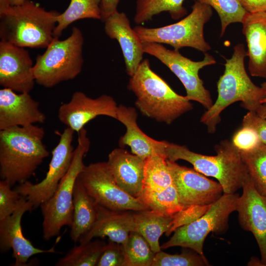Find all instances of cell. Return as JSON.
<instances>
[{
    "label": "cell",
    "instance_id": "cell-1",
    "mask_svg": "<svg viewBox=\"0 0 266 266\" xmlns=\"http://www.w3.org/2000/svg\"><path fill=\"white\" fill-rule=\"evenodd\" d=\"M42 127L31 125L0 131V176L11 187L27 181L49 155Z\"/></svg>",
    "mask_w": 266,
    "mask_h": 266
},
{
    "label": "cell",
    "instance_id": "cell-2",
    "mask_svg": "<svg viewBox=\"0 0 266 266\" xmlns=\"http://www.w3.org/2000/svg\"><path fill=\"white\" fill-rule=\"evenodd\" d=\"M246 56L244 45L238 43L234 46L231 58L226 59L224 73L217 83V100L200 119L209 133H215L221 120L222 112L231 104L241 101L242 107L256 111L261 101L266 98V89L255 85L246 72Z\"/></svg>",
    "mask_w": 266,
    "mask_h": 266
},
{
    "label": "cell",
    "instance_id": "cell-3",
    "mask_svg": "<svg viewBox=\"0 0 266 266\" xmlns=\"http://www.w3.org/2000/svg\"><path fill=\"white\" fill-rule=\"evenodd\" d=\"M128 89L136 97V106L145 116L170 124L193 109L186 96L175 93L150 67L149 60H143L131 76Z\"/></svg>",
    "mask_w": 266,
    "mask_h": 266
},
{
    "label": "cell",
    "instance_id": "cell-4",
    "mask_svg": "<svg viewBox=\"0 0 266 266\" xmlns=\"http://www.w3.org/2000/svg\"><path fill=\"white\" fill-rule=\"evenodd\" d=\"M217 155L207 156L190 150L185 145L166 141L164 154L166 159L176 162L183 160L205 176L216 178L224 194H234L242 187L248 175L239 150L227 139L221 140L214 147Z\"/></svg>",
    "mask_w": 266,
    "mask_h": 266
},
{
    "label": "cell",
    "instance_id": "cell-5",
    "mask_svg": "<svg viewBox=\"0 0 266 266\" xmlns=\"http://www.w3.org/2000/svg\"><path fill=\"white\" fill-rule=\"evenodd\" d=\"M59 13L29 0L10 5L0 15L1 41L24 48H46L55 37Z\"/></svg>",
    "mask_w": 266,
    "mask_h": 266
},
{
    "label": "cell",
    "instance_id": "cell-6",
    "mask_svg": "<svg viewBox=\"0 0 266 266\" xmlns=\"http://www.w3.org/2000/svg\"><path fill=\"white\" fill-rule=\"evenodd\" d=\"M83 43L82 33L76 27L64 40L55 37L45 51L36 58L33 67L36 83L51 88L78 76L83 64Z\"/></svg>",
    "mask_w": 266,
    "mask_h": 266
},
{
    "label": "cell",
    "instance_id": "cell-7",
    "mask_svg": "<svg viewBox=\"0 0 266 266\" xmlns=\"http://www.w3.org/2000/svg\"><path fill=\"white\" fill-rule=\"evenodd\" d=\"M90 142L83 128L78 133V143L70 166L53 195L40 205L43 216V237L46 241L60 234L65 226L70 227L73 216V197L76 181L85 166L83 158Z\"/></svg>",
    "mask_w": 266,
    "mask_h": 266
},
{
    "label": "cell",
    "instance_id": "cell-8",
    "mask_svg": "<svg viewBox=\"0 0 266 266\" xmlns=\"http://www.w3.org/2000/svg\"><path fill=\"white\" fill-rule=\"evenodd\" d=\"M212 15L210 6L195 2L190 13L175 23L154 28L137 25L133 29L142 43L165 44L177 50L191 47L204 53L211 49L204 38V27Z\"/></svg>",
    "mask_w": 266,
    "mask_h": 266
},
{
    "label": "cell",
    "instance_id": "cell-9",
    "mask_svg": "<svg viewBox=\"0 0 266 266\" xmlns=\"http://www.w3.org/2000/svg\"><path fill=\"white\" fill-rule=\"evenodd\" d=\"M239 197L235 193L223 194L201 216L176 228L172 236L161 246V249L181 246L204 255L203 246L206 236L210 233L220 234L227 230L229 216L236 211Z\"/></svg>",
    "mask_w": 266,
    "mask_h": 266
},
{
    "label": "cell",
    "instance_id": "cell-10",
    "mask_svg": "<svg viewBox=\"0 0 266 266\" xmlns=\"http://www.w3.org/2000/svg\"><path fill=\"white\" fill-rule=\"evenodd\" d=\"M144 53L150 55L166 66L180 80L186 91V98L201 104L206 110L213 105L209 91L199 75L203 67L214 65V58L207 52L202 60L194 61L183 56L179 50H169L162 44L143 43Z\"/></svg>",
    "mask_w": 266,
    "mask_h": 266
},
{
    "label": "cell",
    "instance_id": "cell-11",
    "mask_svg": "<svg viewBox=\"0 0 266 266\" xmlns=\"http://www.w3.org/2000/svg\"><path fill=\"white\" fill-rule=\"evenodd\" d=\"M78 178L99 204L114 211L149 209L139 198L123 191L117 184L106 162L85 166Z\"/></svg>",
    "mask_w": 266,
    "mask_h": 266
},
{
    "label": "cell",
    "instance_id": "cell-12",
    "mask_svg": "<svg viewBox=\"0 0 266 266\" xmlns=\"http://www.w3.org/2000/svg\"><path fill=\"white\" fill-rule=\"evenodd\" d=\"M74 131L66 127L61 134L58 144L52 152V158L45 178L33 184L27 180L14 189L36 208L48 200L56 191L68 171L73 157L72 145Z\"/></svg>",
    "mask_w": 266,
    "mask_h": 266
},
{
    "label": "cell",
    "instance_id": "cell-13",
    "mask_svg": "<svg viewBox=\"0 0 266 266\" xmlns=\"http://www.w3.org/2000/svg\"><path fill=\"white\" fill-rule=\"evenodd\" d=\"M173 184L183 209L192 206H209L224 194L221 185L206 178L195 169L166 159Z\"/></svg>",
    "mask_w": 266,
    "mask_h": 266
},
{
    "label": "cell",
    "instance_id": "cell-14",
    "mask_svg": "<svg viewBox=\"0 0 266 266\" xmlns=\"http://www.w3.org/2000/svg\"><path fill=\"white\" fill-rule=\"evenodd\" d=\"M34 208L33 205L22 196L17 207L9 216L0 220V250L5 253L10 249L15 259L14 266H25L33 256L42 253H58L53 247L44 250L34 247L23 235L21 219L24 214Z\"/></svg>",
    "mask_w": 266,
    "mask_h": 266
},
{
    "label": "cell",
    "instance_id": "cell-15",
    "mask_svg": "<svg viewBox=\"0 0 266 266\" xmlns=\"http://www.w3.org/2000/svg\"><path fill=\"white\" fill-rule=\"evenodd\" d=\"M118 106L114 99L102 95L93 99L80 91L74 92L69 102L62 104L58 112L61 122L78 133L84 126L100 115L117 120Z\"/></svg>",
    "mask_w": 266,
    "mask_h": 266
},
{
    "label": "cell",
    "instance_id": "cell-16",
    "mask_svg": "<svg viewBox=\"0 0 266 266\" xmlns=\"http://www.w3.org/2000/svg\"><path fill=\"white\" fill-rule=\"evenodd\" d=\"M30 54L24 47L0 41V85L19 93H29L35 80Z\"/></svg>",
    "mask_w": 266,
    "mask_h": 266
},
{
    "label": "cell",
    "instance_id": "cell-17",
    "mask_svg": "<svg viewBox=\"0 0 266 266\" xmlns=\"http://www.w3.org/2000/svg\"><path fill=\"white\" fill-rule=\"evenodd\" d=\"M236 211L240 225L253 234L258 243L262 263L266 266V196L255 188L249 174L242 185Z\"/></svg>",
    "mask_w": 266,
    "mask_h": 266
},
{
    "label": "cell",
    "instance_id": "cell-18",
    "mask_svg": "<svg viewBox=\"0 0 266 266\" xmlns=\"http://www.w3.org/2000/svg\"><path fill=\"white\" fill-rule=\"evenodd\" d=\"M45 119L38 102L29 93L17 94L5 88L0 90V131L43 123Z\"/></svg>",
    "mask_w": 266,
    "mask_h": 266
},
{
    "label": "cell",
    "instance_id": "cell-19",
    "mask_svg": "<svg viewBox=\"0 0 266 266\" xmlns=\"http://www.w3.org/2000/svg\"><path fill=\"white\" fill-rule=\"evenodd\" d=\"M104 31L109 38L116 39L122 50L127 74L132 76L143 60V43L126 14L118 10L106 17Z\"/></svg>",
    "mask_w": 266,
    "mask_h": 266
},
{
    "label": "cell",
    "instance_id": "cell-20",
    "mask_svg": "<svg viewBox=\"0 0 266 266\" xmlns=\"http://www.w3.org/2000/svg\"><path fill=\"white\" fill-rule=\"evenodd\" d=\"M145 161L126 150L116 148L109 154L106 163L118 185L138 198L143 188Z\"/></svg>",
    "mask_w": 266,
    "mask_h": 266
},
{
    "label": "cell",
    "instance_id": "cell-21",
    "mask_svg": "<svg viewBox=\"0 0 266 266\" xmlns=\"http://www.w3.org/2000/svg\"><path fill=\"white\" fill-rule=\"evenodd\" d=\"M133 211L112 210L97 203L96 221L78 242L84 243L95 237L107 236L110 240L125 244L130 233L135 230Z\"/></svg>",
    "mask_w": 266,
    "mask_h": 266
},
{
    "label": "cell",
    "instance_id": "cell-22",
    "mask_svg": "<svg viewBox=\"0 0 266 266\" xmlns=\"http://www.w3.org/2000/svg\"><path fill=\"white\" fill-rule=\"evenodd\" d=\"M241 23L250 74L266 79V11L247 12Z\"/></svg>",
    "mask_w": 266,
    "mask_h": 266
},
{
    "label": "cell",
    "instance_id": "cell-23",
    "mask_svg": "<svg viewBox=\"0 0 266 266\" xmlns=\"http://www.w3.org/2000/svg\"><path fill=\"white\" fill-rule=\"evenodd\" d=\"M117 120L127 129L125 134L119 140L120 145L130 146L133 154L144 160L155 154L166 156L164 154L166 141L156 140L140 130L137 124V114L134 108L120 105L117 107Z\"/></svg>",
    "mask_w": 266,
    "mask_h": 266
},
{
    "label": "cell",
    "instance_id": "cell-24",
    "mask_svg": "<svg viewBox=\"0 0 266 266\" xmlns=\"http://www.w3.org/2000/svg\"><path fill=\"white\" fill-rule=\"evenodd\" d=\"M73 205L69 236L72 241L77 242L92 228L97 214V203L88 193L78 177L74 188Z\"/></svg>",
    "mask_w": 266,
    "mask_h": 266
},
{
    "label": "cell",
    "instance_id": "cell-25",
    "mask_svg": "<svg viewBox=\"0 0 266 266\" xmlns=\"http://www.w3.org/2000/svg\"><path fill=\"white\" fill-rule=\"evenodd\" d=\"M133 212L134 231L145 238L155 253L160 251L159 238L171 228L173 215H165L151 209L133 211Z\"/></svg>",
    "mask_w": 266,
    "mask_h": 266
},
{
    "label": "cell",
    "instance_id": "cell-26",
    "mask_svg": "<svg viewBox=\"0 0 266 266\" xmlns=\"http://www.w3.org/2000/svg\"><path fill=\"white\" fill-rule=\"evenodd\" d=\"M100 0H70L66 10L57 17L54 37H59L71 24L83 19L101 20Z\"/></svg>",
    "mask_w": 266,
    "mask_h": 266
},
{
    "label": "cell",
    "instance_id": "cell-27",
    "mask_svg": "<svg viewBox=\"0 0 266 266\" xmlns=\"http://www.w3.org/2000/svg\"><path fill=\"white\" fill-rule=\"evenodd\" d=\"M185 0H136L134 22L140 25L163 12H167L173 20L185 16L187 11L183 6Z\"/></svg>",
    "mask_w": 266,
    "mask_h": 266
},
{
    "label": "cell",
    "instance_id": "cell-28",
    "mask_svg": "<svg viewBox=\"0 0 266 266\" xmlns=\"http://www.w3.org/2000/svg\"><path fill=\"white\" fill-rule=\"evenodd\" d=\"M138 198L151 209L167 216H173L183 210L175 186L160 191L143 188Z\"/></svg>",
    "mask_w": 266,
    "mask_h": 266
},
{
    "label": "cell",
    "instance_id": "cell-29",
    "mask_svg": "<svg viewBox=\"0 0 266 266\" xmlns=\"http://www.w3.org/2000/svg\"><path fill=\"white\" fill-rule=\"evenodd\" d=\"M106 242L99 240L80 243L58 260L56 266H97Z\"/></svg>",
    "mask_w": 266,
    "mask_h": 266
},
{
    "label": "cell",
    "instance_id": "cell-30",
    "mask_svg": "<svg viewBox=\"0 0 266 266\" xmlns=\"http://www.w3.org/2000/svg\"><path fill=\"white\" fill-rule=\"evenodd\" d=\"M239 151L255 188L266 196V144L261 142L252 149Z\"/></svg>",
    "mask_w": 266,
    "mask_h": 266
},
{
    "label": "cell",
    "instance_id": "cell-31",
    "mask_svg": "<svg viewBox=\"0 0 266 266\" xmlns=\"http://www.w3.org/2000/svg\"><path fill=\"white\" fill-rule=\"evenodd\" d=\"M172 184L173 180L166 156L155 154L145 159L144 188L160 191Z\"/></svg>",
    "mask_w": 266,
    "mask_h": 266
},
{
    "label": "cell",
    "instance_id": "cell-32",
    "mask_svg": "<svg viewBox=\"0 0 266 266\" xmlns=\"http://www.w3.org/2000/svg\"><path fill=\"white\" fill-rule=\"evenodd\" d=\"M122 247L125 256V266H151L156 253L138 233L131 232Z\"/></svg>",
    "mask_w": 266,
    "mask_h": 266
},
{
    "label": "cell",
    "instance_id": "cell-33",
    "mask_svg": "<svg viewBox=\"0 0 266 266\" xmlns=\"http://www.w3.org/2000/svg\"><path fill=\"white\" fill-rule=\"evenodd\" d=\"M212 7L219 15L221 22L220 36L232 23H242L247 12L237 0H193Z\"/></svg>",
    "mask_w": 266,
    "mask_h": 266
},
{
    "label": "cell",
    "instance_id": "cell-34",
    "mask_svg": "<svg viewBox=\"0 0 266 266\" xmlns=\"http://www.w3.org/2000/svg\"><path fill=\"white\" fill-rule=\"evenodd\" d=\"M209 266L204 255L196 252H184L180 254H170L161 250L156 253L151 266Z\"/></svg>",
    "mask_w": 266,
    "mask_h": 266
},
{
    "label": "cell",
    "instance_id": "cell-35",
    "mask_svg": "<svg viewBox=\"0 0 266 266\" xmlns=\"http://www.w3.org/2000/svg\"><path fill=\"white\" fill-rule=\"evenodd\" d=\"M11 188L5 181H0V220L14 212L22 197Z\"/></svg>",
    "mask_w": 266,
    "mask_h": 266
},
{
    "label": "cell",
    "instance_id": "cell-36",
    "mask_svg": "<svg viewBox=\"0 0 266 266\" xmlns=\"http://www.w3.org/2000/svg\"><path fill=\"white\" fill-rule=\"evenodd\" d=\"M97 266H125V256L122 245L109 240Z\"/></svg>",
    "mask_w": 266,
    "mask_h": 266
},
{
    "label": "cell",
    "instance_id": "cell-37",
    "mask_svg": "<svg viewBox=\"0 0 266 266\" xmlns=\"http://www.w3.org/2000/svg\"><path fill=\"white\" fill-rule=\"evenodd\" d=\"M209 206H192L174 214L172 226L165 233L166 235L169 236L176 228L189 224L201 216L208 210Z\"/></svg>",
    "mask_w": 266,
    "mask_h": 266
},
{
    "label": "cell",
    "instance_id": "cell-38",
    "mask_svg": "<svg viewBox=\"0 0 266 266\" xmlns=\"http://www.w3.org/2000/svg\"><path fill=\"white\" fill-rule=\"evenodd\" d=\"M232 142L239 150L247 151L257 146L261 141L254 130L242 127L234 133Z\"/></svg>",
    "mask_w": 266,
    "mask_h": 266
},
{
    "label": "cell",
    "instance_id": "cell-39",
    "mask_svg": "<svg viewBox=\"0 0 266 266\" xmlns=\"http://www.w3.org/2000/svg\"><path fill=\"white\" fill-rule=\"evenodd\" d=\"M242 125L254 130L261 142L266 144V118L260 116L256 111H248L243 118Z\"/></svg>",
    "mask_w": 266,
    "mask_h": 266
},
{
    "label": "cell",
    "instance_id": "cell-40",
    "mask_svg": "<svg viewBox=\"0 0 266 266\" xmlns=\"http://www.w3.org/2000/svg\"><path fill=\"white\" fill-rule=\"evenodd\" d=\"M248 13L266 11V0H237Z\"/></svg>",
    "mask_w": 266,
    "mask_h": 266
},
{
    "label": "cell",
    "instance_id": "cell-41",
    "mask_svg": "<svg viewBox=\"0 0 266 266\" xmlns=\"http://www.w3.org/2000/svg\"><path fill=\"white\" fill-rule=\"evenodd\" d=\"M121 0H100L101 20L117 11V7Z\"/></svg>",
    "mask_w": 266,
    "mask_h": 266
},
{
    "label": "cell",
    "instance_id": "cell-42",
    "mask_svg": "<svg viewBox=\"0 0 266 266\" xmlns=\"http://www.w3.org/2000/svg\"><path fill=\"white\" fill-rule=\"evenodd\" d=\"M256 112L260 116L266 118V103L261 104Z\"/></svg>",
    "mask_w": 266,
    "mask_h": 266
},
{
    "label": "cell",
    "instance_id": "cell-43",
    "mask_svg": "<svg viewBox=\"0 0 266 266\" xmlns=\"http://www.w3.org/2000/svg\"><path fill=\"white\" fill-rule=\"evenodd\" d=\"M10 6L9 0H0V15L4 13Z\"/></svg>",
    "mask_w": 266,
    "mask_h": 266
},
{
    "label": "cell",
    "instance_id": "cell-44",
    "mask_svg": "<svg viewBox=\"0 0 266 266\" xmlns=\"http://www.w3.org/2000/svg\"><path fill=\"white\" fill-rule=\"evenodd\" d=\"M248 265L250 266H264L261 260H259L258 258L252 257L251 260L248 263Z\"/></svg>",
    "mask_w": 266,
    "mask_h": 266
},
{
    "label": "cell",
    "instance_id": "cell-45",
    "mask_svg": "<svg viewBox=\"0 0 266 266\" xmlns=\"http://www.w3.org/2000/svg\"><path fill=\"white\" fill-rule=\"evenodd\" d=\"M25 0H9V3L10 5H18L23 3Z\"/></svg>",
    "mask_w": 266,
    "mask_h": 266
},
{
    "label": "cell",
    "instance_id": "cell-46",
    "mask_svg": "<svg viewBox=\"0 0 266 266\" xmlns=\"http://www.w3.org/2000/svg\"><path fill=\"white\" fill-rule=\"evenodd\" d=\"M261 86L262 87H263V88L266 89V81L263 82V83L261 84Z\"/></svg>",
    "mask_w": 266,
    "mask_h": 266
},
{
    "label": "cell",
    "instance_id": "cell-47",
    "mask_svg": "<svg viewBox=\"0 0 266 266\" xmlns=\"http://www.w3.org/2000/svg\"><path fill=\"white\" fill-rule=\"evenodd\" d=\"M266 103V98H265V99H264L261 102V103Z\"/></svg>",
    "mask_w": 266,
    "mask_h": 266
}]
</instances>
